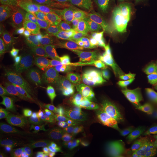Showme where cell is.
<instances>
[{"label":"cell","instance_id":"8fae6325","mask_svg":"<svg viewBox=\"0 0 157 157\" xmlns=\"http://www.w3.org/2000/svg\"><path fill=\"white\" fill-rule=\"evenodd\" d=\"M74 59L84 60L112 72V64L108 52L94 39L88 37L78 39L74 49Z\"/></svg>","mask_w":157,"mask_h":157},{"label":"cell","instance_id":"3957f363","mask_svg":"<svg viewBox=\"0 0 157 157\" xmlns=\"http://www.w3.org/2000/svg\"><path fill=\"white\" fill-rule=\"evenodd\" d=\"M69 79L78 89L89 92L99 104L108 105L121 98V83L117 77L111 71L88 62L73 59Z\"/></svg>","mask_w":157,"mask_h":157},{"label":"cell","instance_id":"7a4b0ae2","mask_svg":"<svg viewBox=\"0 0 157 157\" xmlns=\"http://www.w3.org/2000/svg\"><path fill=\"white\" fill-rule=\"evenodd\" d=\"M53 19L82 37L98 41L118 33L110 11L97 0H54Z\"/></svg>","mask_w":157,"mask_h":157},{"label":"cell","instance_id":"d4e9b609","mask_svg":"<svg viewBox=\"0 0 157 157\" xmlns=\"http://www.w3.org/2000/svg\"><path fill=\"white\" fill-rule=\"evenodd\" d=\"M137 16L142 17V18L147 20V21L157 24V5L150 11H147V12L141 14V15H137Z\"/></svg>","mask_w":157,"mask_h":157},{"label":"cell","instance_id":"e0dca14e","mask_svg":"<svg viewBox=\"0 0 157 157\" xmlns=\"http://www.w3.org/2000/svg\"><path fill=\"white\" fill-rule=\"evenodd\" d=\"M139 62L157 75V38L137 40Z\"/></svg>","mask_w":157,"mask_h":157},{"label":"cell","instance_id":"ba28073f","mask_svg":"<svg viewBox=\"0 0 157 157\" xmlns=\"http://www.w3.org/2000/svg\"><path fill=\"white\" fill-rule=\"evenodd\" d=\"M38 25L0 41V64L5 67L33 51L37 39Z\"/></svg>","mask_w":157,"mask_h":157},{"label":"cell","instance_id":"d6986e66","mask_svg":"<svg viewBox=\"0 0 157 157\" xmlns=\"http://www.w3.org/2000/svg\"><path fill=\"white\" fill-rule=\"evenodd\" d=\"M75 87L76 86L71 80L53 85L51 86L50 88L46 92V97L52 102L67 104L70 102L72 95L75 91Z\"/></svg>","mask_w":157,"mask_h":157},{"label":"cell","instance_id":"7c38bea8","mask_svg":"<svg viewBox=\"0 0 157 157\" xmlns=\"http://www.w3.org/2000/svg\"><path fill=\"white\" fill-rule=\"evenodd\" d=\"M108 53L125 60L139 62L137 40L116 33L99 41Z\"/></svg>","mask_w":157,"mask_h":157},{"label":"cell","instance_id":"5b68a950","mask_svg":"<svg viewBox=\"0 0 157 157\" xmlns=\"http://www.w3.org/2000/svg\"><path fill=\"white\" fill-rule=\"evenodd\" d=\"M74 125L83 138L94 144L126 135L113 121L107 105L104 104L93 105L83 111H76Z\"/></svg>","mask_w":157,"mask_h":157},{"label":"cell","instance_id":"8992f818","mask_svg":"<svg viewBox=\"0 0 157 157\" xmlns=\"http://www.w3.org/2000/svg\"><path fill=\"white\" fill-rule=\"evenodd\" d=\"M118 126L124 135L132 137L157 134V107L138 101L131 106Z\"/></svg>","mask_w":157,"mask_h":157},{"label":"cell","instance_id":"2e32d148","mask_svg":"<svg viewBox=\"0 0 157 157\" xmlns=\"http://www.w3.org/2000/svg\"><path fill=\"white\" fill-rule=\"evenodd\" d=\"M34 25L35 23L26 17L5 13L0 18V41L30 28Z\"/></svg>","mask_w":157,"mask_h":157},{"label":"cell","instance_id":"603a6c76","mask_svg":"<svg viewBox=\"0 0 157 157\" xmlns=\"http://www.w3.org/2000/svg\"><path fill=\"white\" fill-rule=\"evenodd\" d=\"M59 151V148L47 146L42 141L39 140L33 153L30 155V157H56Z\"/></svg>","mask_w":157,"mask_h":157},{"label":"cell","instance_id":"4fadbf2b","mask_svg":"<svg viewBox=\"0 0 157 157\" xmlns=\"http://www.w3.org/2000/svg\"><path fill=\"white\" fill-rule=\"evenodd\" d=\"M92 154L94 157H138L132 138L128 135L95 143Z\"/></svg>","mask_w":157,"mask_h":157},{"label":"cell","instance_id":"ac0fdd59","mask_svg":"<svg viewBox=\"0 0 157 157\" xmlns=\"http://www.w3.org/2000/svg\"><path fill=\"white\" fill-rule=\"evenodd\" d=\"M138 157H157V134L132 137Z\"/></svg>","mask_w":157,"mask_h":157},{"label":"cell","instance_id":"9c48e42d","mask_svg":"<svg viewBox=\"0 0 157 157\" xmlns=\"http://www.w3.org/2000/svg\"><path fill=\"white\" fill-rule=\"evenodd\" d=\"M110 11V10H109ZM116 24L118 33L136 40L157 38V24L142 17L110 11Z\"/></svg>","mask_w":157,"mask_h":157},{"label":"cell","instance_id":"44dd1931","mask_svg":"<svg viewBox=\"0 0 157 157\" xmlns=\"http://www.w3.org/2000/svg\"><path fill=\"white\" fill-rule=\"evenodd\" d=\"M94 97L89 92L83 89H77L74 91L70 100V105L76 111H83L91 106Z\"/></svg>","mask_w":157,"mask_h":157},{"label":"cell","instance_id":"9a60e30c","mask_svg":"<svg viewBox=\"0 0 157 157\" xmlns=\"http://www.w3.org/2000/svg\"><path fill=\"white\" fill-rule=\"evenodd\" d=\"M17 146V135L11 121L6 114L0 113V157H16Z\"/></svg>","mask_w":157,"mask_h":157},{"label":"cell","instance_id":"5bb4252c","mask_svg":"<svg viewBox=\"0 0 157 157\" xmlns=\"http://www.w3.org/2000/svg\"><path fill=\"white\" fill-rule=\"evenodd\" d=\"M107 10L120 13L141 15L157 5L156 0H97Z\"/></svg>","mask_w":157,"mask_h":157},{"label":"cell","instance_id":"484cf974","mask_svg":"<svg viewBox=\"0 0 157 157\" xmlns=\"http://www.w3.org/2000/svg\"><path fill=\"white\" fill-rule=\"evenodd\" d=\"M156 2H157V0H156Z\"/></svg>","mask_w":157,"mask_h":157},{"label":"cell","instance_id":"277c9868","mask_svg":"<svg viewBox=\"0 0 157 157\" xmlns=\"http://www.w3.org/2000/svg\"><path fill=\"white\" fill-rule=\"evenodd\" d=\"M6 111L17 135L19 151H24L45 124L44 115L31 97L16 92L6 104Z\"/></svg>","mask_w":157,"mask_h":157},{"label":"cell","instance_id":"cb8c5ba5","mask_svg":"<svg viewBox=\"0 0 157 157\" xmlns=\"http://www.w3.org/2000/svg\"><path fill=\"white\" fill-rule=\"evenodd\" d=\"M11 78L6 73L1 74V105L6 104L11 98Z\"/></svg>","mask_w":157,"mask_h":157},{"label":"cell","instance_id":"52a82bcc","mask_svg":"<svg viewBox=\"0 0 157 157\" xmlns=\"http://www.w3.org/2000/svg\"><path fill=\"white\" fill-rule=\"evenodd\" d=\"M0 6L6 14L25 17L35 24L53 19L54 0H0Z\"/></svg>","mask_w":157,"mask_h":157},{"label":"cell","instance_id":"30bf717a","mask_svg":"<svg viewBox=\"0 0 157 157\" xmlns=\"http://www.w3.org/2000/svg\"><path fill=\"white\" fill-rule=\"evenodd\" d=\"M112 64V72L121 84L139 88L153 73L141 63L125 60L108 53Z\"/></svg>","mask_w":157,"mask_h":157},{"label":"cell","instance_id":"ffe728a7","mask_svg":"<svg viewBox=\"0 0 157 157\" xmlns=\"http://www.w3.org/2000/svg\"><path fill=\"white\" fill-rule=\"evenodd\" d=\"M138 99L141 103L157 107V75L152 74L138 88Z\"/></svg>","mask_w":157,"mask_h":157},{"label":"cell","instance_id":"6da1fadb","mask_svg":"<svg viewBox=\"0 0 157 157\" xmlns=\"http://www.w3.org/2000/svg\"><path fill=\"white\" fill-rule=\"evenodd\" d=\"M73 31L55 19L38 24L33 49V73L47 86L67 81L78 41Z\"/></svg>","mask_w":157,"mask_h":157},{"label":"cell","instance_id":"7402d4cb","mask_svg":"<svg viewBox=\"0 0 157 157\" xmlns=\"http://www.w3.org/2000/svg\"><path fill=\"white\" fill-rule=\"evenodd\" d=\"M130 107L131 105L129 104L128 101H125L121 97L107 105L109 114L113 119V121L117 125L119 121L126 114V113L130 109Z\"/></svg>","mask_w":157,"mask_h":157}]
</instances>
